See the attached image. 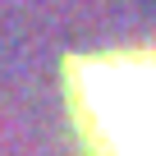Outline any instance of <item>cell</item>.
Segmentation results:
<instances>
[{"label":"cell","mask_w":156,"mask_h":156,"mask_svg":"<svg viewBox=\"0 0 156 156\" xmlns=\"http://www.w3.org/2000/svg\"><path fill=\"white\" fill-rule=\"evenodd\" d=\"M73 115L97 156H156V46L78 60Z\"/></svg>","instance_id":"obj_1"}]
</instances>
